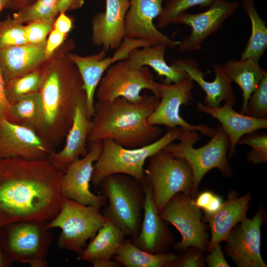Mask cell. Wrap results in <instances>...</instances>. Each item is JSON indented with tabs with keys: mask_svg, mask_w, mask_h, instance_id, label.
<instances>
[{
	"mask_svg": "<svg viewBox=\"0 0 267 267\" xmlns=\"http://www.w3.org/2000/svg\"><path fill=\"white\" fill-rule=\"evenodd\" d=\"M125 236L123 232L109 220L79 255L80 259L89 263L97 259H113Z\"/></svg>",
	"mask_w": 267,
	"mask_h": 267,
	"instance_id": "obj_27",
	"label": "cell"
},
{
	"mask_svg": "<svg viewBox=\"0 0 267 267\" xmlns=\"http://www.w3.org/2000/svg\"><path fill=\"white\" fill-rule=\"evenodd\" d=\"M53 151L35 130L0 118V159H46Z\"/></svg>",
	"mask_w": 267,
	"mask_h": 267,
	"instance_id": "obj_16",
	"label": "cell"
},
{
	"mask_svg": "<svg viewBox=\"0 0 267 267\" xmlns=\"http://www.w3.org/2000/svg\"><path fill=\"white\" fill-rule=\"evenodd\" d=\"M99 209L62 197L58 213L47 224L50 229L59 228L61 230L57 240L59 248L79 255L87 242L92 239L109 221Z\"/></svg>",
	"mask_w": 267,
	"mask_h": 267,
	"instance_id": "obj_7",
	"label": "cell"
},
{
	"mask_svg": "<svg viewBox=\"0 0 267 267\" xmlns=\"http://www.w3.org/2000/svg\"><path fill=\"white\" fill-rule=\"evenodd\" d=\"M223 202L222 198L215 194L208 206L203 211L204 213L208 214L214 213L220 208Z\"/></svg>",
	"mask_w": 267,
	"mask_h": 267,
	"instance_id": "obj_45",
	"label": "cell"
},
{
	"mask_svg": "<svg viewBox=\"0 0 267 267\" xmlns=\"http://www.w3.org/2000/svg\"><path fill=\"white\" fill-rule=\"evenodd\" d=\"M251 200L250 193L239 197L236 191L231 190L227 195V200L217 211L212 214L204 213L202 220L208 223L211 231L207 252L226 241L234 226L246 218Z\"/></svg>",
	"mask_w": 267,
	"mask_h": 267,
	"instance_id": "obj_21",
	"label": "cell"
},
{
	"mask_svg": "<svg viewBox=\"0 0 267 267\" xmlns=\"http://www.w3.org/2000/svg\"><path fill=\"white\" fill-rule=\"evenodd\" d=\"M200 138L197 132L185 130L179 137L178 143L173 142L164 149L171 155L184 159L190 165L193 173L192 198L196 196L201 181L211 170L218 169L225 177H230L233 172L227 157L229 139L222 125L216 129L207 144L199 148L194 147L193 145Z\"/></svg>",
	"mask_w": 267,
	"mask_h": 267,
	"instance_id": "obj_4",
	"label": "cell"
},
{
	"mask_svg": "<svg viewBox=\"0 0 267 267\" xmlns=\"http://www.w3.org/2000/svg\"><path fill=\"white\" fill-rule=\"evenodd\" d=\"M94 267H118L121 266L119 262L114 259H97L90 262Z\"/></svg>",
	"mask_w": 267,
	"mask_h": 267,
	"instance_id": "obj_46",
	"label": "cell"
},
{
	"mask_svg": "<svg viewBox=\"0 0 267 267\" xmlns=\"http://www.w3.org/2000/svg\"><path fill=\"white\" fill-rule=\"evenodd\" d=\"M166 46L158 44L138 48L129 54L128 60L130 65L134 68L148 66L151 67L159 76L165 78V84L178 82L188 78L182 69L173 63L168 65L164 58Z\"/></svg>",
	"mask_w": 267,
	"mask_h": 267,
	"instance_id": "obj_25",
	"label": "cell"
},
{
	"mask_svg": "<svg viewBox=\"0 0 267 267\" xmlns=\"http://www.w3.org/2000/svg\"><path fill=\"white\" fill-rule=\"evenodd\" d=\"M13 0H0V13L6 7H10Z\"/></svg>",
	"mask_w": 267,
	"mask_h": 267,
	"instance_id": "obj_49",
	"label": "cell"
},
{
	"mask_svg": "<svg viewBox=\"0 0 267 267\" xmlns=\"http://www.w3.org/2000/svg\"><path fill=\"white\" fill-rule=\"evenodd\" d=\"M164 0H129L126 14L125 37L141 39L152 45L163 44L175 48L179 41L171 39L161 32L154 24V19L161 14Z\"/></svg>",
	"mask_w": 267,
	"mask_h": 267,
	"instance_id": "obj_17",
	"label": "cell"
},
{
	"mask_svg": "<svg viewBox=\"0 0 267 267\" xmlns=\"http://www.w3.org/2000/svg\"><path fill=\"white\" fill-rule=\"evenodd\" d=\"M214 0H168L158 17L157 27L164 28L173 23L178 15L186 12L190 7L199 5L209 6Z\"/></svg>",
	"mask_w": 267,
	"mask_h": 267,
	"instance_id": "obj_33",
	"label": "cell"
},
{
	"mask_svg": "<svg viewBox=\"0 0 267 267\" xmlns=\"http://www.w3.org/2000/svg\"><path fill=\"white\" fill-rule=\"evenodd\" d=\"M63 174L46 159H0V228L53 219L61 207Z\"/></svg>",
	"mask_w": 267,
	"mask_h": 267,
	"instance_id": "obj_1",
	"label": "cell"
},
{
	"mask_svg": "<svg viewBox=\"0 0 267 267\" xmlns=\"http://www.w3.org/2000/svg\"><path fill=\"white\" fill-rule=\"evenodd\" d=\"M55 20V18H51L35 21L24 27L28 43L38 44L45 42L47 36L53 29Z\"/></svg>",
	"mask_w": 267,
	"mask_h": 267,
	"instance_id": "obj_37",
	"label": "cell"
},
{
	"mask_svg": "<svg viewBox=\"0 0 267 267\" xmlns=\"http://www.w3.org/2000/svg\"><path fill=\"white\" fill-rule=\"evenodd\" d=\"M84 3V0H59L58 5L59 13L81 8Z\"/></svg>",
	"mask_w": 267,
	"mask_h": 267,
	"instance_id": "obj_43",
	"label": "cell"
},
{
	"mask_svg": "<svg viewBox=\"0 0 267 267\" xmlns=\"http://www.w3.org/2000/svg\"><path fill=\"white\" fill-rule=\"evenodd\" d=\"M87 154L74 161L63 173L60 184L62 197L85 205L101 208L107 201L106 197L93 194L89 188L95 162L99 158L102 141L89 143Z\"/></svg>",
	"mask_w": 267,
	"mask_h": 267,
	"instance_id": "obj_13",
	"label": "cell"
},
{
	"mask_svg": "<svg viewBox=\"0 0 267 267\" xmlns=\"http://www.w3.org/2000/svg\"><path fill=\"white\" fill-rule=\"evenodd\" d=\"M173 64L186 72L188 77L195 82L205 91V105L217 107L224 101V104L233 105L236 97L231 86L232 82L224 71L222 65L215 64L213 69L215 80L212 82L205 80L206 74L199 68L197 62L191 58L179 59Z\"/></svg>",
	"mask_w": 267,
	"mask_h": 267,
	"instance_id": "obj_22",
	"label": "cell"
},
{
	"mask_svg": "<svg viewBox=\"0 0 267 267\" xmlns=\"http://www.w3.org/2000/svg\"><path fill=\"white\" fill-rule=\"evenodd\" d=\"M59 0H37L20 9L13 15V18L23 23L35 21L55 18L59 13L58 5Z\"/></svg>",
	"mask_w": 267,
	"mask_h": 267,
	"instance_id": "obj_32",
	"label": "cell"
},
{
	"mask_svg": "<svg viewBox=\"0 0 267 267\" xmlns=\"http://www.w3.org/2000/svg\"><path fill=\"white\" fill-rule=\"evenodd\" d=\"M174 263L172 267H204L205 257L203 251L196 247L191 246L185 250Z\"/></svg>",
	"mask_w": 267,
	"mask_h": 267,
	"instance_id": "obj_38",
	"label": "cell"
},
{
	"mask_svg": "<svg viewBox=\"0 0 267 267\" xmlns=\"http://www.w3.org/2000/svg\"><path fill=\"white\" fill-rule=\"evenodd\" d=\"M239 6L236 2L214 0L206 11L197 13L184 12L177 16L173 23L185 24L191 28L189 36L179 41L178 46L179 51L200 50L204 41L221 28L224 21Z\"/></svg>",
	"mask_w": 267,
	"mask_h": 267,
	"instance_id": "obj_15",
	"label": "cell"
},
{
	"mask_svg": "<svg viewBox=\"0 0 267 267\" xmlns=\"http://www.w3.org/2000/svg\"><path fill=\"white\" fill-rule=\"evenodd\" d=\"M180 127L170 128L158 139L144 146L126 148L111 140H104L100 155L95 162L91 183L98 187L106 177L115 174L129 175L142 183L145 179L146 160L179 137L185 131Z\"/></svg>",
	"mask_w": 267,
	"mask_h": 267,
	"instance_id": "obj_5",
	"label": "cell"
},
{
	"mask_svg": "<svg viewBox=\"0 0 267 267\" xmlns=\"http://www.w3.org/2000/svg\"><path fill=\"white\" fill-rule=\"evenodd\" d=\"M214 194L209 190L203 191L193 198V203L203 211L208 206Z\"/></svg>",
	"mask_w": 267,
	"mask_h": 267,
	"instance_id": "obj_44",
	"label": "cell"
},
{
	"mask_svg": "<svg viewBox=\"0 0 267 267\" xmlns=\"http://www.w3.org/2000/svg\"><path fill=\"white\" fill-rule=\"evenodd\" d=\"M60 13L57 18L55 20L53 29L64 35H66L72 28V21L65 13L62 12Z\"/></svg>",
	"mask_w": 267,
	"mask_h": 267,
	"instance_id": "obj_41",
	"label": "cell"
},
{
	"mask_svg": "<svg viewBox=\"0 0 267 267\" xmlns=\"http://www.w3.org/2000/svg\"><path fill=\"white\" fill-rule=\"evenodd\" d=\"M264 217L261 207L252 218H245L230 232L223 250L237 267H267L261 253V226Z\"/></svg>",
	"mask_w": 267,
	"mask_h": 267,
	"instance_id": "obj_14",
	"label": "cell"
},
{
	"mask_svg": "<svg viewBox=\"0 0 267 267\" xmlns=\"http://www.w3.org/2000/svg\"><path fill=\"white\" fill-rule=\"evenodd\" d=\"M243 114L256 118H267V75L251 94Z\"/></svg>",
	"mask_w": 267,
	"mask_h": 267,
	"instance_id": "obj_36",
	"label": "cell"
},
{
	"mask_svg": "<svg viewBox=\"0 0 267 267\" xmlns=\"http://www.w3.org/2000/svg\"><path fill=\"white\" fill-rule=\"evenodd\" d=\"M99 186L109 201L104 215L132 238L139 232L143 217L145 193L142 183L123 174L104 178Z\"/></svg>",
	"mask_w": 267,
	"mask_h": 267,
	"instance_id": "obj_6",
	"label": "cell"
},
{
	"mask_svg": "<svg viewBox=\"0 0 267 267\" xmlns=\"http://www.w3.org/2000/svg\"><path fill=\"white\" fill-rule=\"evenodd\" d=\"M149 159L145 176L151 186L153 200L160 214L178 193L190 196L193 173L186 160L171 155L164 149Z\"/></svg>",
	"mask_w": 267,
	"mask_h": 267,
	"instance_id": "obj_9",
	"label": "cell"
},
{
	"mask_svg": "<svg viewBox=\"0 0 267 267\" xmlns=\"http://www.w3.org/2000/svg\"><path fill=\"white\" fill-rule=\"evenodd\" d=\"M177 257L173 253L148 252L126 238L113 259L126 267H172Z\"/></svg>",
	"mask_w": 267,
	"mask_h": 267,
	"instance_id": "obj_28",
	"label": "cell"
},
{
	"mask_svg": "<svg viewBox=\"0 0 267 267\" xmlns=\"http://www.w3.org/2000/svg\"><path fill=\"white\" fill-rule=\"evenodd\" d=\"M44 78V70L36 69L5 82V96L9 104L22 96L40 91Z\"/></svg>",
	"mask_w": 267,
	"mask_h": 267,
	"instance_id": "obj_31",
	"label": "cell"
},
{
	"mask_svg": "<svg viewBox=\"0 0 267 267\" xmlns=\"http://www.w3.org/2000/svg\"><path fill=\"white\" fill-rule=\"evenodd\" d=\"M232 106L224 104L223 106L211 107L200 102L196 104L197 110L217 119L227 134L230 141L228 158L234 154L236 146L242 137L267 128V118H256L238 113Z\"/></svg>",
	"mask_w": 267,
	"mask_h": 267,
	"instance_id": "obj_23",
	"label": "cell"
},
{
	"mask_svg": "<svg viewBox=\"0 0 267 267\" xmlns=\"http://www.w3.org/2000/svg\"><path fill=\"white\" fill-rule=\"evenodd\" d=\"M145 199L140 229L133 239L138 248L149 253H165L173 241V235L166 221L163 220L154 204L151 186L145 177L142 183Z\"/></svg>",
	"mask_w": 267,
	"mask_h": 267,
	"instance_id": "obj_19",
	"label": "cell"
},
{
	"mask_svg": "<svg viewBox=\"0 0 267 267\" xmlns=\"http://www.w3.org/2000/svg\"><path fill=\"white\" fill-rule=\"evenodd\" d=\"M32 0H13L10 7L13 9H20L29 4Z\"/></svg>",
	"mask_w": 267,
	"mask_h": 267,
	"instance_id": "obj_48",
	"label": "cell"
},
{
	"mask_svg": "<svg viewBox=\"0 0 267 267\" xmlns=\"http://www.w3.org/2000/svg\"><path fill=\"white\" fill-rule=\"evenodd\" d=\"M238 144L247 145L252 147L246 155V161L253 164H263L267 162V134L266 132H255L242 137Z\"/></svg>",
	"mask_w": 267,
	"mask_h": 267,
	"instance_id": "obj_34",
	"label": "cell"
},
{
	"mask_svg": "<svg viewBox=\"0 0 267 267\" xmlns=\"http://www.w3.org/2000/svg\"><path fill=\"white\" fill-rule=\"evenodd\" d=\"M49 222L36 221L5 225L1 247L12 262L31 267H46L47 257L54 235L48 228Z\"/></svg>",
	"mask_w": 267,
	"mask_h": 267,
	"instance_id": "obj_8",
	"label": "cell"
},
{
	"mask_svg": "<svg viewBox=\"0 0 267 267\" xmlns=\"http://www.w3.org/2000/svg\"><path fill=\"white\" fill-rule=\"evenodd\" d=\"M9 105L5 96V82L0 66V118H7Z\"/></svg>",
	"mask_w": 267,
	"mask_h": 267,
	"instance_id": "obj_42",
	"label": "cell"
},
{
	"mask_svg": "<svg viewBox=\"0 0 267 267\" xmlns=\"http://www.w3.org/2000/svg\"><path fill=\"white\" fill-rule=\"evenodd\" d=\"M254 1L242 0L243 8L251 20L252 31L240 58H252L259 60L267 47V28L255 8Z\"/></svg>",
	"mask_w": 267,
	"mask_h": 267,
	"instance_id": "obj_30",
	"label": "cell"
},
{
	"mask_svg": "<svg viewBox=\"0 0 267 267\" xmlns=\"http://www.w3.org/2000/svg\"><path fill=\"white\" fill-rule=\"evenodd\" d=\"M222 66L232 83H235L242 90L243 103L240 113L243 114L251 94L267 72L260 67L259 60L252 58L231 59Z\"/></svg>",
	"mask_w": 267,
	"mask_h": 267,
	"instance_id": "obj_26",
	"label": "cell"
},
{
	"mask_svg": "<svg viewBox=\"0 0 267 267\" xmlns=\"http://www.w3.org/2000/svg\"><path fill=\"white\" fill-rule=\"evenodd\" d=\"M12 261L7 256L6 253L0 246V267L11 266Z\"/></svg>",
	"mask_w": 267,
	"mask_h": 267,
	"instance_id": "obj_47",
	"label": "cell"
},
{
	"mask_svg": "<svg viewBox=\"0 0 267 267\" xmlns=\"http://www.w3.org/2000/svg\"><path fill=\"white\" fill-rule=\"evenodd\" d=\"M205 257V261L209 267H230L224 257L221 246L217 245Z\"/></svg>",
	"mask_w": 267,
	"mask_h": 267,
	"instance_id": "obj_39",
	"label": "cell"
},
{
	"mask_svg": "<svg viewBox=\"0 0 267 267\" xmlns=\"http://www.w3.org/2000/svg\"><path fill=\"white\" fill-rule=\"evenodd\" d=\"M45 44L46 41L0 49V66L4 82L38 69L48 58L45 53Z\"/></svg>",
	"mask_w": 267,
	"mask_h": 267,
	"instance_id": "obj_24",
	"label": "cell"
},
{
	"mask_svg": "<svg viewBox=\"0 0 267 267\" xmlns=\"http://www.w3.org/2000/svg\"><path fill=\"white\" fill-rule=\"evenodd\" d=\"M92 126V119L87 115L84 91L77 103L73 122L65 137L64 146L60 151L51 152L46 159L64 173L74 161L87 154L88 137Z\"/></svg>",
	"mask_w": 267,
	"mask_h": 267,
	"instance_id": "obj_18",
	"label": "cell"
},
{
	"mask_svg": "<svg viewBox=\"0 0 267 267\" xmlns=\"http://www.w3.org/2000/svg\"><path fill=\"white\" fill-rule=\"evenodd\" d=\"M143 89L150 90L160 99V83L147 66L132 67L128 59L119 61L112 65L102 76L97 88L95 95L97 100L110 101L122 97L132 102L143 99L141 95Z\"/></svg>",
	"mask_w": 267,
	"mask_h": 267,
	"instance_id": "obj_10",
	"label": "cell"
},
{
	"mask_svg": "<svg viewBox=\"0 0 267 267\" xmlns=\"http://www.w3.org/2000/svg\"><path fill=\"white\" fill-rule=\"evenodd\" d=\"M161 218L173 225L181 236L175 245L181 252L191 246L206 252L209 244L207 227L202 220V210L193 203V198L178 193L167 203L159 214Z\"/></svg>",
	"mask_w": 267,
	"mask_h": 267,
	"instance_id": "obj_11",
	"label": "cell"
},
{
	"mask_svg": "<svg viewBox=\"0 0 267 267\" xmlns=\"http://www.w3.org/2000/svg\"><path fill=\"white\" fill-rule=\"evenodd\" d=\"M43 105L40 91L17 99L9 105L7 119L39 132L42 120Z\"/></svg>",
	"mask_w": 267,
	"mask_h": 267,
	"instance_id": "obj_29",
	"label": "cell"
},
{
	"mask_svg": "<svg viewBox=\"0 0 267 267\" xmlns=\"http://www.w3.org/2000/svg\"><path fill=\"white\" fill-rule=\"evenodd\" d=\"M193 82L188 77L170 84L160 83V101L155 110L148 117V122L155 126L163 125L169 129L180 127L211 137L215 134L216 129L206 125H191L180 115L181 106L188 105L192 99Z\"/></svg>",
	"mask_w": 267,
	"mask_h": 267,
	"instance_id": "obj_12",
	"label": "cell"
},
{
	"mask_svg": "<svg viewBox=\"0 0 267 267\" xmlns=\"http://www.w3.org/2000/svg\"><path fill=\"white\" fill-rule=\"evenodd\" d=\"M160 99L145 95L143 100L132 102L122 97L94 103L92 126L89 143L111 140L126 148L141 147L152 143L162 133L158 126L147 119L156 109Z\"/></svg>",
	"mask_w": 267,
	"mask_h": 267,
	"instance_id": "obj_2",
	"label": "cell"
},
{
	"mask_svg": "<svg viewBox=\"0 0 267 267\" xmlns=\"http://www.w3.org/2000/svg\"><path fill=\"white\" fill-rule=\"evenodd\" d=\"M40 90L43 116L38 134L49 144H59L72 122L78 101L84 91L83 81L75 65L68 58L54 63L45 70Z\"/></svg>",
	"mask_w": 267,
	"mask_h": 267,
	"instance_id": "obj_3",
	"label": "cell"
},
{
	"mask_svg": "<svg viewBox=\"0 0 267 267\" xmlns=\"http://www.w3.org/2000/svg\"><path fill=\"white\" fill-rule=\"evenodd\" d=\"M66 35L53 29L50 32L49 36L46 41L45 51L48 58H49L55 50L63 42Z\"/></svg>",
	"mask_w": 267,
	"mask_h": 267,
	"instance_id": "obj_40",
	"label": "cell"
},
{
	"mask_svg": "<svg viewBox=\"0 0 267 267\" xmlns=\"http://www.w3.org/2000/svg\"><path fill=\"white\" fill-rule=\"evenodd\" d=\"M28 43L22 23L10 18L0 21V49Z\"/></svg>",
	"mask_w": 267,
	"mask_h": 267,
	"instance_id": "obj_35",
	"label": "cell"
},
{
	"mask_svg": "<svg viewBox=\"0 0 267 267\" xmlns=\"http://www.w3.org/2000/svg\"><path fill=\"white\" fill-rule=\"evenodd\" d=\"M129 0H105V10L96 13L91 22L92 44L108 52L117 48L125 37V19Z\"/></svg>",
	"mask_w": 267,
	"mask_h": 267,
	"instance_id": "obj_20",
	"label": "cell"
}]
</instances>
